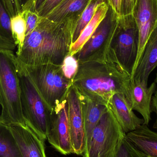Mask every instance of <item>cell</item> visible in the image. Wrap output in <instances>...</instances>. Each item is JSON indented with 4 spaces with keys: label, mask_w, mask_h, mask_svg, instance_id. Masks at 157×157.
Wrapping results in <instances>:
<instances>
[{
    "label": "cell",
    "mask_w": 157,
    "mask_h": 157,
    "mask_svg": "<svg viewBox=\"0 0 157 157\" xmlns=\"http://www.w3.org/2000/svg\"><path fill=\"white\" fill-rule=\"evenodd\" d=\"M77 21L70 19L54 22L41 17L36 28L26 35L20 53L15 54L17 63L26 66L61 65L70 54Z\"/></svg>",
    "instance_id": "cell-1"
},
{
    "label": "cell",
    "mask_w": 157,
    "mask_h": 157,
    "mask_svg": "<svg viewBox=\"0 0 157 157\" xmlns=\"http://www.w3.org/2000/svg\"><path fill=\"white\" fill-rule=\"evenodd\" d=\"M131 82V76L111 48L104 59L78 63L71 86L79 97L107 106L117 93L124 95L127 99Z\"/></svg>",
    "instance_id": "cell-2"
},
{
    "label": "cell",
    "mask_w": 157,
    "mask_h": 157,
    "mask_svg": "<svg viewBox=\"0 0 157 157\" xmlns=\"http://www.w3.org/2000/svg\"><path fill=\"white\" fill-rule=\"evenodd\" d=\"M0 123L26 125L22 113L17 61L14 52L0 50Z\"/></svg>",
    "instance_id": "cell-3"
},
{
    "label": "cell",
    "mask_w": 157,
    "mask_h": 157,
    "mask_svg": "<svg viewBox=\"0 0 157 157\" xmlns=\"http://www.w3.org/2000/svg\"><path fill=\"white\" fill-rule=\"evenodd\" d=\"M17 68L21 107L25 124L45 141L50 129L53 110L46 103L32 79L18 63Z\"/></svg>",
    "instance_id": "cell-4"
},
{
    "label": "cell",
    "mask_w": 157,
    "mask_h": 157,
    "mask_svg": "<svg viewBox=\"0 0 157 157\" xmlns=\"http://www.w3.org/2000/svg\"><path fill=\"white\" fill-rule=\"evenodd\" d=\"M17 63L33 80L52 109L66 98L72 81L63 75L61 65L48 64L26 66Z\"/></svg>",
    "instance_id": "cell-5"
},
{
    "label": "cell",
    "mask_w": 157,
    "mask_h": 157,
    "mask_svg": "<svg viewBox=\"0 0 157 157\" xmlns=\"http://www.w3.org/2000/svg\"><path fill=\"white\" fill-rule=\"evenodd\" d=\"M125 135L107 106V110L93 130L83 157H116Z\"/></svg>",
    "instance_id": "cell-6"
},
{
    "label": "cell",
    "mask_w": 157,
    "mask_h": 157,
    "mask_svg": "<svg viewBox=\"0 0 157 157\" xmlns=\"http://www.w3.org/2000/svg\"><path fill=\"white\" fill-rule=\"evenodd\" d=\"M138 28L132 14L118 17L111 48L123 69L132 75L138 53Z\"/></svg>",
    "instance_id": "cell-7"
},
{
    "label": "cell",
    "mask_w": 157,
    "mask_h": 157,
    "mask_svg": "<svg viewBox=\"0 0 157 157\" xmlns=\"http://www.w3.org/2000/svg\"><path fill=\"white\" fill-rule=\"evenodd\" d=\"M119 17L111 6L91 36L80 49L75 54L78 63L101 61L106 59L111 48Z\"/></svg>",
    "instance_id": "cell-8"
},
{
    "label": "cell",
    "mask_w": 157,
    "mask_h": 157,
    "mask_svg": "<svg viewBox=\"0 0 157 157\" xmlns=\"http://www.w3.org/2000/svg\"><path fill=\"white\" fill-rule=\"evenodd\" d=\"M47 140L52 147L62 155L74 154L70 135L67 98L53 109Z\"/></svg>",
    "instance_id": "cell-9"
},
{
    "label": "cell",
    "mask_w": 157,
    "mask_h": 157,
    "mask_svg": "<svg viewBox=\"0 0 157 157\" xmlns=\"http://www.w3.org/2000/svg\"><path fill=\"white\" fill-rule=\"evenodd\" d=\"M132 15L138 28L139 40L137 58L131 76L139 64L149 36L157 27V0H137Z\"/></svg>",
    "instance_id": "cell-10"
},
{
    "label": "cell",
    "mask_w": 157,
    "mask_h": 157,
    "mask_svg": "<svg viewBox=\"0 0 157 157\" xmlns=\"http://www.w3.org/2000/svg\"><path fill=\"white\" fill-rule=\"evenodd\" d=\"M71 143L74 154L81 155L86 150L84 120L80 100L72 86L67 96Z\"/></svg>",
    "instance_id": "cell-11"
},
{
    "label": "cell",
    "mask_w": 157,
    "mask_h": 157,
    "mask_svg": "<svg viewBox=\"0 0 157 157\" xmlns=\"http://www.w3.org/2000/svg\"><path fill=\"white\" fill-rule=\"evenodd\" d=\"M156 86L155 82L148 87L144 83L131 79L127 100L133 110L136 111L143 116L144 124L147 125L151 120V102Z\"/></svg>",
    "instance_id": "cell-12"
},
{
    "label": "cell",
    "mask_w": 157,
    "mask_h": 157,
    "mask_svg": "<svg viewBox=\"0 0 157 157\" xmlns=\"http://www.w3.org/2000/svg\"><path fill=\"white\" fill-rule=\"evenodd\" d=\"M13 134L22 157H47L44 140L28 126H7Z\"/></svg>",
    "instance_id": "cell-13"
},
{
    "label": "cell",
    "mask_w": 157,
    "mask_h": 157,
    "mask_svg": "<svg viewBox=\"0 0 157 157\" xmlns=\"http://www.w3.org/2000/svg\"><path fill=\"white\" fill-rule=\"evenodd\" d=\"M107 106L110 109L125 134L135 130L144 124V120L135 114L130 103L123 94L117 93L113 95Z\"/></svg>",
    "instance_id": "cell-14"
},
{
    "label": "cell",
    "mask_w": 157,
    "mask_h": 157,
    "mask_svg": "<svg viewBox=\"0 0 157 157\" xmlns=\"http://www.w3.org/2000/svg\"><path fill=\"white\" fill-rule=\"evenodd\" d=\"M157 67V27L149 36L144 53L131 79L147 85L148 78Z\"/></svg>",
    "instance_id": "cell-15"
},
{
    "label": "cell",
    "mask_w": 157,
    "mask_h": 157,
    "mask_svg": "<svg viewBox=\"0 0 157 157\" xmlns=\"http://www.w3.org/2000/svg\"><path fill=\"white\" fill-rule=\"evenodd\" d=\"M129 141L148 157H157V132L143 124L135 130L126 134Z\"/></svg>",
    "instance_id": "cell-16"
},
{
    "label": "cell",
    "mask_w": 157,
    "mask_h": 157,
    "mask_svg": "<svg viewBox=\"0 0 157 157\" xmlns=\"http://www.w3.org/2000/svg\"><path fill=\"white\" fill-rule=\"evenodd\" d=\"M78 97L80 100L84 120L86 135V151L89 145L93 130L103 113L107 110V106L83 97Z\"/></svg>",
    "instance_id": "cell-17"
},
{
    "label": "cell",
    "mask_w": 157,
    "mask_h": 157,
    "mask_svg": "<svg viewBox=\"0 0 157 157\" xmlns=\"http://www.w3.org/2000/svg\"><path fill=\"white\" fill-rule=\"evenodd\" d=\"M90 0H63L46 18L54 22L70 19L78 20Z\"/></svg>",
    "instance_id": "cell-18"
},
{
    "label": "cell",
    "mask_w": 157,
    "mask_h": 157,
    "mask_svg": "<svg viewBox=\"0 0 157 157\" xmlns=\"http://www.w3.org/2000/svg\"><path fill=\"white\" fill-rule=\"evenodd\" d=\"M109 7L108 3H103L98 6L96 13L90 22L85 27L78 39L72 45L70 54L72 55H75L83 47L105 17Z\"/></svg>",
    "instance_id": "cell-19"
},
{
    "label": "cell",
    "mask_w": 157,
    "mask_h": 157,
    "mask_svg": "<svg viewBox=\"0 0 157 157\" xmlns=\"http://www.w3.org/2000/svg\"><path fill=\"white\" fill-rule=\"evenodd\" d=\"M16 48L12 33L11 17L0 0V50L14 52Z\"/></svg>",
    "instance_id": "cell-20"
},
{
    "label": "cell",
    "mask_w": 157,
    "mask_h": 157,
    "mask_svg": "<svg viewBox=\"0 0 157 157\" xmlns=\"http://www.w3.org/2000/svg\"><path fill=\"white\" fill-rule=\"evenodd\" d=\"M0 157H22L8 126L0 123Z\"/></svg>",
    "instance_id": "cell-21"
},
{
    "label": "cell",
    "mask_w": 157,
    "mask_h": 157,
    "mask_svg": "<svg viewBox=\"0 0 157 157\" xmlns=\"http://www.w3.org/2000/svg\"><path fill=\"white\" fill-rule=\"evenodd\" d=\"M103 3H109V2L108 0H90L76 23L73 34V44L78 39L85 27L90 22L98 6Z\"/></svg>",
    "instance_id": "cell-22"
},
{
    "label": "cell",
    "mask_w": 157,
    "mask_h": 157,
    "mask_svg": "<svg viewBox=\"0 0 157 157\" xmlns=\"http://www.w3.org/2000/svg\"><path fill=\"white\" fill-rule=\"evenodd\" d=\"M13 37L17 45L16 55L20 53L25 41L26 31V23L23 12L11 17Z\"/></svg>",
    "instance_id": "cell-23"
},
{
    "label": "cell",
    "mask_w": 157,
    "mask_h": 157,
    "mask_svg": "<svg viewBox=\"0 0 157 157\" xmlns=\"http://www.w3.org/2000/svg\"><path fill=\"white\" fill-rule=\"evenodd\" d=\"M61 65L63 73L65 78L72 81L78 70L77 59L74 55L69 54L63 60Z\"/></svg>",
    "instance_id": "cell-24"
},
{
    "label": "cell",
    "mask_w": 157,
    "mask_h": 157,
    "mask_svg": "<svg viewBox=\"0 0 157 157\" xmlns=\"http://www.w3.org/2000/svg\"><path fill=\"white\" fill-rule=\"evenodd\" d=\"M116 157H148L137 149L125 135Z\"/></svg>",
    "instance_id": "cell-25"
},
{
    "label": "cell",
    "mask_w": 157,
    "mask_h": 157,
    "mask_svg": "<svg viewBox=\"0 0 157 157\" xmlns=\"http://www.w3.org/2000/svg\"><path fill=\"white\" fill-rule=\"evenodd\" d=\"M25 16L26 23V35L32 32L37 25L41 17L37 13L32 11L24 10L22 11Z\"/></svg>",
    "instance_id": "cell-26"
},
{
    "label": "cell",
    "mask_w": 157,
    "mask_h": 157,
    "mask_svg": "<svg viewBox=\"0 0 157 157\" xmlns=\"http://www.w3.org/2000/svg\"><path fill=\"white\" fill-rule=\"evenodd\" d=\"M6 10L12 17L21 12V6L18 0H1Z\"/></svg>",
    "instance_id": "cell-27"
},
{
    "label": "cell",
    "mask_w": 157,
    "mask_h": 157,
    "mask_svg": "<svg viewBox=\"0 0 157 157\" xmlns=\"http://www.w3.org/2000/svg\"><path fill=\"white\" fill-rule=\"evenodd\" d=\"M63 0H46L38 14L40 17H47Z\"/></svg>",
    "instance_id": "cell-28"
},
{
    "label": "cell",
    "mask_w": 157,
    "mask_h": 157,
    "mask_svg": "<svg viewBox=\"0 0 157 157\" xmlns=\"http://www.w3.org/2000/svg\"><path fill=\"white\" fill-rule=\"evenodd\" d=\"M137 0H122L121 15L126 16L132 14Z\"/></svg>",
    "instance_id": "cell-29"
},
{
    "label": "cell",
    "mask_w": 157,
    "mask_h": 157,
    "mask_svg": "<svg viewBox=\"0 0 157 157\" xmlns=\"http://www.w3.org/2000/svg\"><path fill=\"white\" fill-rule=\"evenodd\" d=\"M45 1L46 0H29L23 6L21 11L28 10L35 12L38 14Z\"/></svg>",
    "instance_id": "cell-30"
},
{
    "label": "cell",
    "mask_w": 157,
    "mask_h": 157,
    "mask_svg": "<svg viewBox=\"0 0 157 157\" xmlns=\"http://www.w3.org/2000/svg\"><path fill=\"white\" fill-rule=\"evenodd\" d=\"M109 4L111 6L115 13L118 17L121 16V7L122 0H108Z\"/></svg>",
    "instance_id": "cell-31"
},
{
    "label": "cell",
    "mask_w": 157,
    "mask_h": 157,
    "mask_svg": "<svg viewBox=\"0 0 157 157\" xmlns=\"http://www.w3.org/2000/svg\"><path fill=\"white\" fill-rule=\"evenodd\" d=\"M151 109L152 112L154 111L156 114V120L154 127L156 129L157 132V90L154 93L152 97V102H151Z\"/></svg>",
    "instance_id": "cell-32"
},
{
    "label": "cell",
    "mask_w": 157,
    "mask_h": 157,
    "mask_svg": "<svg viewBox=\"0 0 157 157\" xmlns=\"http://www.w3.org/2000/svg\"><path fill=\"white\" fill-rule=\"evenodd\" d=\"M18 2H19V5H20V6H21V9H22L23 6L28 2L29 0H18Z\"/></svg>",
    "instance_id": "cell-33"
},
{
    "label": "cell",
    "mask_w": 157,
    "mask_h": 157,
    "mask_svg": "<svg viewBox=\"0 0 157 157\" xmlns=\"http://www.w3.org/2000/svg\"><path fill=\"white\" fill-rule=\"evenodd\" d=\"M155 82L157 86V74H156V77L155 79Z\"/></svg>",
    "instance_id": "cell-34"
}]
</instances>
